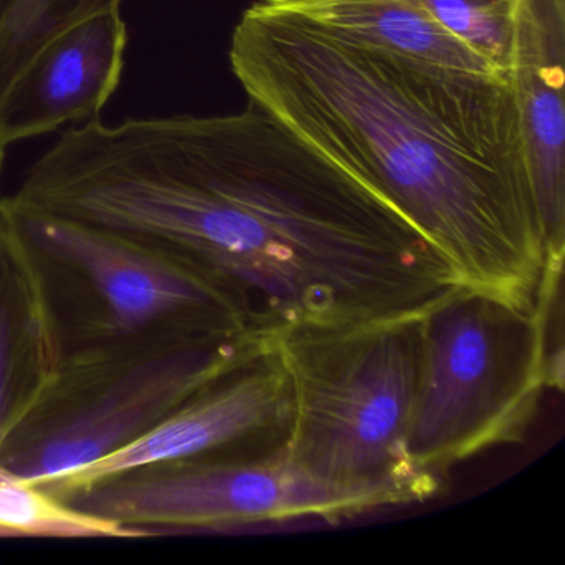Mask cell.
Returning a JSON list of instances; mask_svg holds the SVG:
<instances>
[{
	"instance_id": "277c9868",
	"label": "cell",
	"mask_w": 565,
	"mask_h": 565,
	"mask_svg": "<svg viewBox=\"0 0 565 565\" xmlns=\"http://www.w3.org/2000/svg\"><path fill=\"white\" fill-rule=\"evenodd\" d=\"M537 307L461 286L422 317V365L408 435L418 471L449 469L492 446L524 439L545 390L562 388L552 353V306Z\"/></svg>"
},
{
	"instance_id": "9a60e30c",
	"label": "cell",
	"mask_w": 565,
	"mask_h": 565,
	"mask_svg": "<svg viewBox=\"0 0 565 565\" xmlns=\"http://www.w3.org/2000/svg\"><path fill=\"white\" fill-rule=\"evenodd\" d=\"M492 71L511 75L521 0H408Z\"/></svg>"
},
{
	"instance_id": "52a82bcc",
	"label": "cell",
	"mask_w": 565,
	"mask_h": 565,
	"mask_svg": "<svg viewBox=\"0 0 565 565\" xmlns=\"http://www.w3.org/2000/svg\"><path fill=\"white\" fill-rule=\"evenodd\" d=\"M62 501L143 535L220 531L284 521H342L405 505L385 489L347 488L313 478L286 455L150 462L105 476Z\"/></svg>"
},
{
	"instance_id": "ba28073f",
	"label": "cell",
	"mask_w": 565,
	"mask_h": 565,
	"mask_svg": "<svg viewBox=\"0 0 565 565\" xmlns=\"http://www.w3.org/2000/svg\"><path fill=\"white\" fill-rule=\"evenodd\" d=\"M294 418L292 386L270 339L201 386L163 422L115 455L38 484L54 498L105 476L173 459L259 461L286 455Z\"/></svg>"
},
{
	"instance_id": "5b68a950",
	"label": "cell",
	"mask_w": 565,
	"mask_h": 565,
	"mask_svg": "<svg viewBox=\"0 0 565 565\" xmlns=\"http://www.w3.org/2000/svg\"><path fill=\"white\" fill-rule=\"evenodd\" d=\"M0 207L38 264L64 352L157 333L260 337L239 297L186 254L12 196Z\"/></svg>"
},
{
	"instance_id": "7a4b0ae2",
	"label": "cell",
	"mask_w": 565,
	"mask_h": 565,
	"mask_svg": "<svg viewBox=\"0 0 565 565\" xmlns=\"http://www.w3.org/2000/svg\"><path fill=\"white\" fill-rule=\"evenodd\" d=\"M249 102L405 217L462 286L537 307L552 269L509 74L372 47L257 0L231 39Z\"/></svg>"
},
{
	"instance_id": "7c38bea8",
	"label": "cell",
	"mask_w": 565,
	"mask_h": 565,
	"mask_svg": "<svg viewBox=\"0 0 565 565\" xmlns=\"http://www.w3.org/2000/svg\"><path fill=\"white\" fill-rule=\"evenodd\" d=\"M270 4L372 47L462 71L495 72L408 0H270Z\"/></svg>"
},
{
	"instance_id": "4fadbf2b",
	"label": "cell",
	"mask_w": 565,
	"mask_h": 565,
	"mask_svg": "<svg viewBox=\"0 0 565 565\" xmlns=\"http://www.w3.org/2000/svg\"><path fill=\"white\" fill-rule=\"evenodd\" d=\"M121 0H0V108L45 45Z\"/></svg>"
},
{
	"instance_id": "8fae6325",
	"label": "cell",
	"mask_w": 565,
	"mask_h": 565,
	"mask_svg": "<svg viewBox=\"0 0 565 565\" xmlns=\"http://www.w3.org/2000/svg\"><path fill=\"white\" fill-rule=\"evenodd\" d=\"M62 356L38 264L0 207V441L44 392Z\"/></svg>"
},
{
	"instance_id": "8992f818",
	"label": "cell",
	"mask_w": 565,
	"mask_h": 565,
	"mask_svg": "<svg viewBox=\"0 0 565 565\" xmlns=\"http://www.w3.org/2000/svg\"><path fill=\"white\" fill-rule=\"evenodd\" d=\"M267 340L157 333L68 350L0 441V465L34 484L81 471L147 435Z\"/></svg>"
},
{
	"instance_id": "3957f363",
	"label": "cell",
	"mask_w": 565,
	"mask_h": 565,
	"mask_svg": "<svg viewBox=\"0 0 565 565\" xmlns=\"http://www.w3.org/2000/svg\"><path fill=\"white\" fill-rule=\"evenodd\" d=\"M422 317L306 323L269 337L292 386L289 461L332 484L395 492L406 504L441 491L445 481L408 456Z\"/></svg>"
},
{
	"instance_id": "30bf717a",
	"label": "cell",
	"mask_w": 565,
	"mask_h": 565,
	"mask_svg": "<svg viewBox=\"0 0 565 565\" xmlns=\"http://www.w3.org/2000/svg\"><path fill=\"white\" fill-rule=\"evenodd\" d=\"M565 9L555 0H521L511 78L525 160L552 269L565 253Z\"/></svg>"
},
{
	"instance_id": "2e32d148",
	"label": "cell",
	"mask_w": 565,
	"mask_h": 565,
	"mask_svg": "<svg viewBox=\"0 0 565 565\" xmlns=\"http://www.w3.org/2000/svg\"><path fill=\"white\" fill-rule=\"evenodd\" d=\"M6 147L0 145V177H2V168H4Z\"/></svg>"
},
{
	"instance_id": "9c48e42d",
	"label": "cell",
	"mask_w": 565,
	"mask_h": 565,
	"mask_svg": "<svg viewBox=\"0 0 565 565\" xmlns=\"http://www.w3.org/2000/svg\"><path fill=\"white\" fill-rule=\"evenodd\" d=\"M125 49L120 9L94 15L45 45L0 108V145L97 118L120 84Z\"/></svg>"
},
{
	"instance_id": "5bb4252c",
	"label": "cell",
	"mask_w": 565,
	"mask_h": 565,
	"mask_svg": "<svg viewBox=\"0 0 565 565\" xmlns=\"http://www.w3.org/2000/svg\"><path fill=\"white\" fill-rule=\"evenodd\" d=\"M0 537H140L115 522L78 511L0 465Z\"/></svg>"
},
{
	"instance_id": "e0dca14e",
	"label": "cell",
	"mask_w": 565,
	"mask_h": 565,
	"mask_svg": "<svg viewBox=\"0 0 565 565\" xmlns=\"http://www.w3.org/2000/svg\"><path fill=\"white\" fill-rule=\"evenodd\" d=\"M558 6H561L562 9H565V0H555Z\"/></svg>"
},
{
	"instance_id": "6da1fadb",
	"label": "cell",
	"mask_w": 565,
	"mask_h": 565,
	"mask_svg": "<svg viewBox=\"0 0 565 565\" xmlns=\"http://www.w3.org/2000/svg\"><path fill=\"white\" fill-rule=\"evenodd\" d=\"M14 198L186 254L239 297L264 339L423 316L462 286L405 217L253 102L214 117L88 120Z\"/></svg>"
}]
</instances>
